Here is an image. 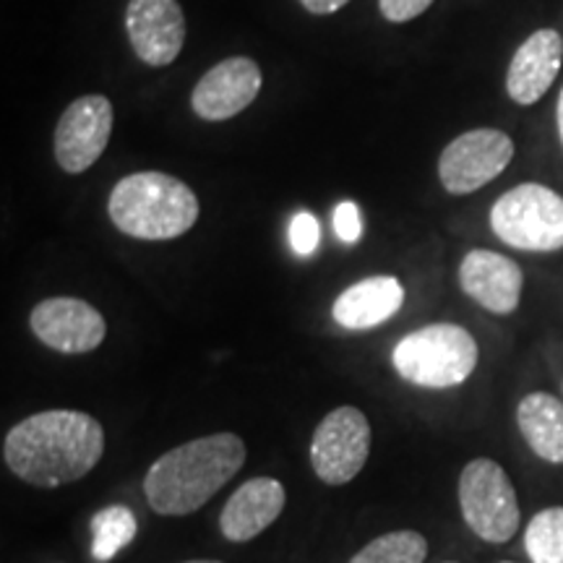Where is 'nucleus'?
<instances>
[{"label": "nucleus", "instance_id": "nucleus-1", "mask_svg": "<svg viewBox=\"0 0 563 563\" xmlns=\"http://www.w3.org/2000/svg\"><path fill=\"white\" fill-rule=\"evenodd\" d=\"M104 454L100 420L79 410H47L24 418L3 441L9 470L34 488L81 481Z\"/></svg>", "mask_w": 563, "mask_h": 563}, {"label": "nucleus", "instance_id": "nucleus-2", "mask_svg": "<svg viewBox=\"0 0 563 563\" xmlns=\"http://www.w3.org/2000/svg\"><path fill=\"white\" fill-rule=\"evenodd\" d=\"M245 464V443L235 433H211L170 449L144 477V496L162 517H186L211 501Z\"/></svg>", "mask_w": 563, "mask_h": 563}, {"label": "nucleus", "instance_id": "nucleus-3", "mask_svg": "<svg viewBox=\"0 0 563 563\" xmlns=\"http://www.w3.org/2000/svg\"><path fill=\"white\" fill-rule=\"evenodd\" d=\"M110 220L136 241H173L199 220V199L186 183L165 173H133L112 188Z\"/></svg>", "mask_w": 563, "mask_h": 563}, {"label": "nucleus", "instance_id": "nucleus-4", "mask_svg": "<svg viewBox=\"0 0 563 563\" xmlns=\"http://www.w3.org/2000/svg\"><path fill=\"white\" fill-rule=\"evenodd\" d=\"M477 342L456 323H431L407 334L391 352L394 371L422 389H452L477 368Z\"/></svg>", "mask_w": 563, "mask_h": 563}, {"label": "nucleus", "instance_id": "nucleus-5", "mask_svg": "<svg viewBox=\"0 0 563 563\" xmlns=\"http://www.w3.org/2000/svg\"><path fill=\"white\" fill-rule=\"evenodd\" d=\"M498 241L519 251L551 253L563 249V196L540 183L506 191L490 209Z\"/></svg>", "mask_w": 563, "mask_h": 563}, {"label": "nucleus", "instance_id": "nucleus-6", "mask_svg": "<svg viewBox=\"0 0 563 563\" xmlns=\"http://www.w3.org/2000/svg\"><path fill=\"white\" fill-rule=\"evenodd\" d=\"M462 517L477 538L485 543L504 545L519 530L517 490L498 462L481 456L473 460L460 475Z\"/></svg>", "mask_w": 563, "mask_h": 563}, {"label": "nucleus", "instance_id": "nucleus-7", "mask_svg": "<svg viewBox=\"0 0 563 563\" xmlns=\"http://www.w3.org/2000/svg\"><path fill=\"white\" fill-rule=\"evenodd\" d=\"M371 454V422L357 407H336L313 431L311 464L319 481L347 485L365 467Z\"/></svg>", "mask_w": 563, "mask_h": 563}, {"label": "nucleus", "instance_id": "nucleus-8", "mask_svg": "<svg viewBox=\"0 0 563 563\" xmlns=\"http://www.w3.org/2000/svg\"><path fill=\"white\" fill-rule=\"evenodd\" d=\"M514 157V141L498 129H475L456 136L439 159L441 186L464 196L496 180Z\"/></svg>", "mask_w": 563, "mask_h": 563}, {"label": "nucleus", "instance_id": "nucleus-9", "mask_svg": "<svg viewBox=\"0 0 563 563\" xmlns=\"http://www.w3.org/2000/svg\"><path fill=\"white\" fill-rule=\"evenodd\" d=\"M112 136V104L102 95L74 100L60 115L55 129V159L70 175L87 173Z\"/></svg>", "mask_w": 563, "mask_h": 563}, {"label": "nucleus", "instance_id": "nucleus-10", "mask_svg": "<svg viewBox=\"0 0 563 563\" xmlns=\"http://www.w3.org/2000/svg\"><path fill=\"white\" fill-rule=\"evenodd\" d=\"M32 334L63 355H87L108 336L102 313L79 298H47L30 313Z\"/></svg>", "mask_w": 563, "mask_h": 563}, {"label": "nucleus", "instance_id": "nucleus-11", "mask_svg": "<svg viewBox=\"0 0 563 563\" xmlns=\"http://www.w3.org/2000/svg\"><path fill=\"white\" fill-rule=\"evenodd\" d=\"M125 30L139 58L154 68L178 60L186 42V19L178 0H131Z\"/></svg>", "mask_w": 563, "mask_h": 563}, {"label": "nucleus", "instance_id": "nucleus-12", "mask_svg": "<svg viewBox=\"0 0 563 563\" xmlns=\"http://www.w3.org/2000/svg\"><path fill=\"white\" fill-rule=\"evenodd\" d=\"M262 91V68L251 58H228L209 68L196 84L191 104L201 121L220 123L235 118Z\"/></svg>", "mask_w": 563, "mask_h": 563}, {"label": "nucleus", "instance_id": "nucleus-13", "mask_svg": "<svg viewBox=\"0 0 563 563\" xmlns=\"http://www.w3.org/2000/svg\"><path fill=\"white\" fill-rule=\"evenodd\" d=\"M460 285L485 311L514 313L522 298L525 274L517 262L496 251H470L460 266Z\"/></svg>", "mask_w": 563, "mask_h": 563}, {"label": "nucleus", "instance_id": "nucleus-14", "mask_svg": "<svg viewBox=\"0 0 563 563\" xmlns=\"http://www.w3.org/2000/svg\"><path fill=\"white\" fill-rule=\"evenodd\" d=\"M285 485L274 477H251L230 496L220 514V530L230 543H249L277 522L285 511Z\"/></svg>", "mask_w": 563, "mask_h": 563}, {"label": "nucleus", "instance_id": "nucleus-15", "mask_svg": "<svg viewBox=\"0 0 563 563\" xmlns=\"http://www.w3.org/2000/svg\"><path fill=\"white\" fill-rule=\"evenodd\" d=\"M563 40L555 30H540L514 53L506 74V91L517 104H534L551 89L561 70Z\"/></svg>", "mask_w": 563, "mask_h": 563}, {"label": "nucleus", "instance_id": "nucleus-16", "mask_svg": "<svg viewBox=\"0 0 563 563\" xmlns=\"http://www.w3.org/2000/svg\"><path fill=\"white\" fill-rule=\"evenodd\" d=\"M402 282L397 277H389V274H378V277H368L347 287L334 300L332 313L340 327L350 329V332H365V329L389 321L402 308Z\"/></svg>", "mask_w": 563, "mask_h": 563}, {"label": "nucleus", "instance_id": "nucleus-17", "mask_svg": "<svg viewBox=\"0 0 563 563\" xmlns=\"http://www.w3.org/2000/svg\"><path fill=\"white\" fill-rule=\"evenodd\" d=\"M517 426L540 460L563 464V402L545 391L527 394L517 407Z\"/></svg>", "mask_w": 563, "mask_h": 563}, {"label": "nucleus", "instance_id": "nucleus-18", "mask_svg": "<svg viewBox=\"0 0 563 563\" xmlns=\"http://www.w3.org/2000/svg\"><path fill=\"white\" fill-rule=\"evenodd\" d=\"M139 532L136 514L129 506H104L91 517V555L97 563H110Z\"/></svg>", "mask_w": 563, "mask_h": 563}, {"label": "nucleus", "instance_id": "nucleus-19", "mask_svg": "<svg viewBox=\"0 0 563 563\" xmlns=\"http://www.w3.org/2000/svg\"><path fill=\"white\" fill-rule=\"evenodd\" d=\"M428 555V540L415 530L386 532L371 540L352 555L350 563H422Z\"/></svg>", "mask_w": 563, "mask_h": 563}, {"label": "nucleus", "instance_id": "nucleus-20", "mask_svg": "<svg viewBox=\"0 0 563 563\" xmlns=\"http://www.w3.org/2000/svg\"><path fill=\"white\" fill-rule=\"evenodd\" d=\"M525 548L532 563H563V506L534 514L527 525Z\"/></svg>", "mask_w": 563, "mask_h": 563}, {"label": "nucleus", "instance_id": "nucleus-21", "mask_svg": "<svg viewBox=\"0 0 563 563\" xmlns=\"http://www.w3.org/2000/svg\"><path fill=\"white\" fill-rule=\"evenodd\" d=\"M287 241H290L292 251L298 253V256H311V253L319 249L321 228L311 211H298V214L292 217L290 228H287Z\"/></svg>", "mask_w": 563, "mask_h": 563}, {"label": "nucleus", "instance_id": "nucleus-22", "mask_svg": "<svg viewBox=\"0 0 563 563\" xmlns=\"http://www.w3.org/2000/svg\"><path fill=\"white\" fill-rule=\"evenodd\" d=\"M334 232L342 243H357L363 238V217L357 203L342 201L340 207L334 209Z\"/></svg>", "mask_w": 563, "mask_h": 563}, {"label": "nucleus", "instance_id": "nucleus-23", "mask_svg": "<svg viewBox=\"0 0 563 563\" xmlns=\"http://www.w3.org/2000/svg\"><path fill=\"white\" fill-rule=\"evenodd\" d=\"M431 5L433 0H378V9H382L384 19L394 21V24H405V21L418 19Z\"/></svg>", "mask_w": 563, "mask_h": 563}, {"label": "nucleus", "instance_id": "nucleus-24", "mask_svg": "<svg viewBox=\"0 0 563 563\" xmlns=\"http://www.w3.org/2000/svg\"><path fill=\"white\" fill-rule=\"evenodd\" d=\"M302 9L316 13V16H327V13L340 11L342 5H347L350 0H300Z\"/></svg>", "mask_w": 563, "mask_h": 563}, {"label": "nucleus", "instance_id": "nucleus-25", "mask_svg": "<svg viewBox=\"0 0 563 563\" xmlns=\"http://www.w3.org/2000/svg\"><path fill=\"white\" fill-rule=\"evenodd\" d=\"M559 133H561V144H563V89L559 97Z\"/></svg>", "mask_w": 563, "mask_h": 563}, {"label": "nucleus", "instance_id": "nucleus-26", "mask_svg": "<svg viewBox=\"0 0 563 563\" xmlns=\"http://www.w3.org/2000/svg\"><path fill=\"white\" fill-rule=\"evenodd\" d=\"M186 563H222V561H186Z\"/></svg>", "mask_w": 563, "mask_h": 563}, {"label": "nucleus", "instance_id": "nucleus-27", "mask_svg": "<svg viewBox=\"0 0 563 563\" xmlns=\"http://www.w3.org/2000/svg\"><path fill=\"white\" fill-rule=\"evenodd\" d=\"M504 563H511V561H504Z\"/></svg>", "mask_w": 563, "mask_h": 563}, {"label": "nucleus", "instance_id": "nucleus-28", "mask_svg": "<svg viewBox=\"0 0 563 563\" xmlns=\"http://www.w3.org/2000/svg\"><path fill=\"white\" fill-rule=\"evenodd\" d=\"M446 563H454V561H446Z\"/></svg>", "mask_w": 563, "mask_h": 563}]
</instances>
